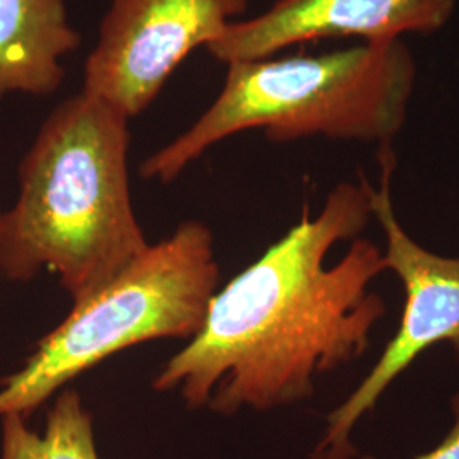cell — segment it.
I'll list each match as a JSON object with an SVG mask.
<instances>
[{
  "label": "cell",
  "mask_w": 459,
  "mask_h": 459,
  "mask_svg": "<svg viewBox=\"0 0 459 459\" xmlns=\"http://www.w3.org/2000/svg\"><path fill=\"white\" fill-rule=\"evenodd\" d=\"M368 178L341 182L322 212L301 220L216 291L203 325L153 377L189 409L265 411L310 398L315 377L359 359L386 312L369 291L386 271L358 235L369 223Z\"/></svg>",
  "instance_id": "cell-1"
},
{
  "label": "cell",
  "mask_w": 459,
  "mask_h": 459,
  "mask_svg": "<svg viewBox=\"0 0 459 459\" xmlns=\"http://www.w3.org/2000/svg\"><path fill=\"white\" fill-rule=\"evenodd\" d=\"M130 117L87 92L47 117L19 167V196L0 212V274L58 276L79 303L148 250L133 212Z\"/></svg>",
  "instance_id": "cell-2"
},
{
  "label": "cell",
  "mask_w": 459,
  "mask_h": 459,
  "mask_svg": "<svg viewBox=\"0 0 459 459\" xmlns=\"http://www.w3.org/2000/svg\"><path fill=\"white\" fill-rule=\"evenodd\" d=\"M227 66L213 104L140 165L142 178L176 181L208 148L247 130H263L278 143L312 136L392 143L417 83L403 39Z\"/></svg>",
  "instance_id": "cell-3"
},
{
  "label": "cell",
  "mask_w": 459,
  "mask_h": 459,
  "mask_svg": "<svg viewBox=\"0 0 459 459\" xmlns=\"http://www.w3.org/2000/svg\"><path fill=\"white\" fill-rule=\"evenodd\" d=\"M218 282L212 230L197 220L182 221L109 284L74 303L24 366L4 379L0 417L28 419L72 379L123 349L157 339L191 341Z\"/></svg>",
  "instance_id": "cell-4"
},
{
  "label": "cell",
  "mask_w": 459,
  "mask_h": 459,
  "mask_svg": "<svg viewBox=\"0 0 459 459\" xmlns=\"http://www.w3.org/2000/svg\"><path fill=\"white\" fill-rule=\"evenodd\" d=\"M379 186L368 181V193L373 216L386 237V271L392 269L402 281L405 307L400 327L377 364L342 405L328 413L327 429L312 459L354 458L351 436L356 424L429 347L447 342L459 359V257H441L411 240L394 214L392 178L396 159L392 143L379 145Z\"/></svg>",
  "instance_id": "cell-5"
},
{
  "label": "cell",
  "mask_w": 459,
  "mask_h": 459,
  "mask_svg": "<svg viewBox=\"0 0 459 459\" xmlns=\"http://www.w3.org/2000/svg\"><path fill=\"white\" fill-rule=\"evenodd\" d=\"M250 0H113L85 60L83 92L133 117L197 47H208Z\"/></svg>",
  "instance_id": "cell-6"
},
{
  "label": "cell",
  "mask_w": 459,
  "mask_h": 459,
  "mask_svg": "<svg viewBox=\"0 0 459 459\" xmlns=\"http://www.w3.org/2000/svg\"><path fill=\"white\" fill-rule=\"evenodd\" d=\"M458 0H278L263 14L235 21L206 49L223 64L271 58L327 38L388 43L432 34L449 22Z\"/></svg>",
  "instance_id": "cell-7"
},
{
  "label": "cell",
  "mask_w": 459,
  "mask_h": 459,
  "mask_svg": "<svg viewBox=\"0 0 459 459\" xmlns=\"http://www.w3.org/2000/svg\"><path fill=\"white\" fill-rule=\"evenodd\" d=\"M81 41L65 0H0V99L56 92L65 81L62 60Z\"/></svg>",
  "instance_id": "cell-8"
},
{
  "label": "cell",
  "mask_w": 459,
  "mask_h": 459,
  "mask_svg": "<svg viewBox=\"0 0 459 459\" xmlns=\"http://www.w3.org/2000/svg\"><path fill=\"white\" fill-rule=\"evenodd\" d=\"M2 459H99L92 415L79 392L65 388L47 415L45 434H36L17 413L2 417Z\"/></svg>",
  "instance_id": "cell-9"
},
{
  "label": "cell",
  "mask_w": 459,
  "mask_h": 459,
  "mask_svg": "<svg viewBox=\"0 0 459 459\" xmlns=\"http://www.w3.org/2000/svg\"><path fill=\"white\" fill-rule=\"evenodd\" d=\"M451 407L455 413V424L451 427V430L444 436L443 441L437 444L434 449L413 459H459V394H455Z\"/></svg>",
  "instance_id": "cell-10"
}]
</instances>
